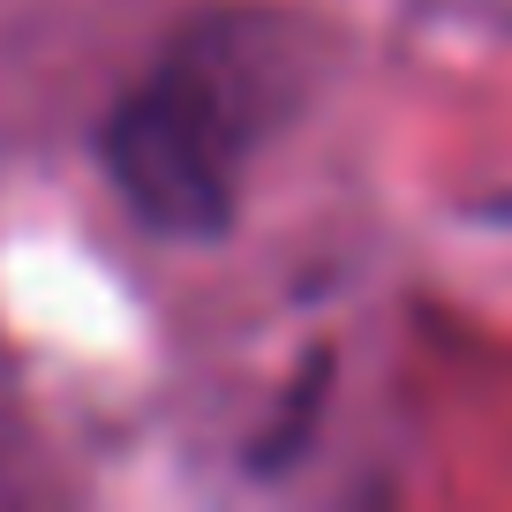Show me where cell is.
<instances>
[{
    "mask_svg": "<svg viewBox=\"0 0 512 512\" xmlns=\"http://www.w3.org/2000/svg\"><path fill=\"white\" fill-rule=\"evenodd\" d=\"M302 91L294 31L279 16H204L121 91L98 128V159L121 204L166 241H219L241 219V189Z\"/></svg>",
    "mask_w": 512,
    "mask_h": 512,
    "instance_id": "cell-1",
    "label": "cell"
}]
</instances>
